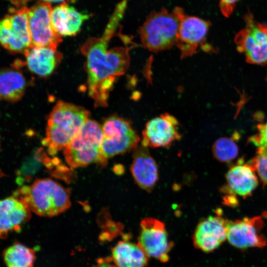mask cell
Masks as SVG:
<instances>
[{
	"label": "cell",
	"instance_id": "obj_13",
	"mask_svg": "<svg viewBox=\"0 0 267 267\" xmlns=\"http://www.w3.org/2000/svg\"><path fill=\"white\" fill-rule=\"evenodd\" d=\"M263 226V222L261 217L228 221L227 240L237 248L263 247L266 245L267 241L261 233Z\"/></svg>",
	"mask_w": 267,
	"mask_h": 267
},
{
	"label": "cell",
	"instance_id": "obj_3",
	"mask_svg": "<svg viewBox=\"0 0 267 267\" xmlns=\"http://www.w3.org/2000/svg\"><path fill=\"white\" fill-rule=\"evenodd\" d=\"M179 25L175 8L171 13L165 8L151 12L138 29L142 46L153 52L171 48L176 44Z\"/></svg>",
	"mask_w": 267,
	"mask_h": 267
},
{
	"label": "cell",
	"instance_id": "obj_28",
	"mask_svg": "<svg viewBox=\"0 0 267 267\" xmlns=\"http://www.w3.org/2000/svg\"><path fill=\"white\" fill-rule=\"evenodd\" d=\"M15 4L17 7L25 6L24 5L29 0H8Z\"/></svg>",
	"mask_w": 267,
	"mask_h": 267
},
{
	"label": "cell",
	"instance_id": "obj_4",
	"mask_svg": "<svg viewBox=\"0 0 267 267\" xmlns=\"http://www.w3.org/2000/svg\"><path fill=\"white\" fill-rule=\"evenodd\" d=\"M23 189L25 190L20 192L31 211L40 216H55L71 206L69 189L50 178L37 179L30 186Z\"/></svg>",
	"mask_w": 267,
	"mask_h": 267
},
{
	"label": "cell",
	"instance_id": "obj_8",
	"mask_svg": "<svg viewBox=\"0 0 267 267\" xmlns=\"http://www.w3.org/2000/svg\"><path fill=\"white\" fill-rule=\"evenodd\" d=\"M50 3L39 1L28 9V24L32 46L46 47L56 50L61 36L54 30L51 20Z\"/></svg>",
	"mask_w": 267,
	"mask_h": 267
},
{
	"label": "cell",
	"instance_id": "obj_18",
	"mask_svg": "<svg viewBox=\"0 0 267 267\" xmlns=\"http://www.w3.org/2000/svg\"><path fill=\"white\" fill-rule=\"evenodd\" d=\"M24 54L28 69L42 77L50 75L62 58L56 50L46 47L31 46Z\"/></svg>",
	"mask_w": 267,
	"mask_h": 267
},
{
	"label": "cell",
	"instance_id": "obj_29",
	"mask_svg": "<svg viewBox=\"0 0 267 267\" xmlns=\"http://www.w3.org/2000/svg\"><path fill=\"white\" fill-rule=\"evenodd\" d=\"M40 0V1H44V2H66V0Z\"/></svg>",
	"mask_w": 267,
	"mask_h": 267
},
{
	"label": "cell",
	"instance_id": "obj_24",
	"mask_svg": "<svg viewBox=\"0 0 267 267\" xmlns=\"http://www.w3.org/2000/svg\"><path fill=\"white\" fill-rule=\"evenodd\" d=\"M254 163L258 175L267 184V146L259 147Z\"/></svg>",
	"mask_w": 267,
	"mask_h": 267
},
{
	"label": "cell",
	"instance_id": "obj_25",
	"mask_svg": "<svg viewBox=\"0 0 267 267\" xmlns=\"http://www.w3.org/2000/svg\"><path fill=\"white\" fill-rule=\"evenodd\" d=\"M259 134L252 138V141L259 147L267 146V122L258 126Z\"/></svg>",
	"mask_w": 267,
	"mask_h": 267
},
{
	"label": "cell",
	"instance_id": "obj_1",
	"mask_svg": "<svg viewBox=\"0 0 267 267\" xmlns=\"http://www.w3.org/2000/svg\"><path fill=\"white\" fill-rule=\"evenodd\" d=\"M126 3L122 1L117 6L101 37L88 39L81 47L86 58L88 94L96 107L108 105L115 82L129 67L130 49L136 46L128 38L125 45L108 48L109 41L116 33Z\"/></svg>",
	"mask_w": 267,
	"mask_h": 267
},
{
	"label": "cell",
	"instance_id": "obj_16",
	"mask_svg": "<svg viewBox=\"0 0 267 267\" xmlns=\"http://www.w3.org/2000/svg\"><path fill=\"white\" fill-rule=\"evenodd\" d=\"M147 148L141 145L134 150L131 171L139 187L150 192L158 181V168Z\"/></svg>",
	"mask_w": 267,
	"mask_h": 267
},
{
	"label": "cell",
	"instance_id": "obj_27",
	"mask_svg": "<svg viewBox=\"0 0 267 267\" xmlns=\"http://www.w3.org/2000/svg\"><path fill=\"white\" fill-rule=\"evenodd\" d=\"M95 267H116L104 259L99 260Z\"/></svg>",
	"mask_w": 267,
	"mask_h": 267
},
{
	"label": "cell",
	"instance_id": "obj_22",
	"mask_svg": "<svg viewBox=\"0 0 267 267\" xmlns=\"http://www.w3.org/2000/svg\"><path fill=\"white\" fill-rule=\"evenodd\" d=\"M7 267H33L35 260V251L20 243H14L3 254Z\"/></svg>",
	"mask_w": 267,
	"mask_h": 267
},
{
	"label": "cell",
	"instance_id": "obj_20",
	"mask_svg": "<svg viewBox=\"0 0 267 267\" xmlns=\"http://www.w3.org/2000/svg\"><path fill=\"white\" fill-rule=\"evenodd\" d=\"M4 68L0 71V98L10 102H16L21 99L24 94L26 81L17 67Z\"/></svg>",
	"mask_w": 267,
	"mask_h": 267
},
{
	"label": "cell",
	"instance_id": "obj_15",
	"mask_svg": "<svg viewBox=\"0 0 267 267\" xmlns=\"http://www.w3.org/2000/svg\"><path fill=\"white\" fill-rule=\"evenodd\" d=\"M0 225L1 238L8 232L19 228L20 226L31 217V210L22 195L11 196L0 201Z\"/></svg>",
	"mask_w": 267,
	"mask_h": 267
},
{
	"label": "cell",
	"instance_id": "obj_17",
	"mask_svg": "<svg viewBox=\"0 0 267 267\" xmlns=\"http://www.w3.org/2000/svg\"><path fill=\"white\" fill-rule=\"evenodd\" d=\"M89 17L88 14L78 12L66 2L53 8L51 13L52 26L60 36H75L83 22Z\"/></svg>",
	"mask_w": 267,
	"mask_h": 267
},
{
	"label": "cell",
	"instance_id": "obj_23",
	"mask_svg": "<svg viewBox=\"0 0 267 267\" xmlns=\"http://www.w3.org/2000/svg\"><path fill=\"white\" fill-rule=\"evenodd\" d=\"M213 150L215 157L222 162L232 160L238 153L236 144L232 139L227 137L218 139L213 145Z\"/></svg>",
	"mask_w": 267,
	"mask_h": 267
},
{
	"label": "cell",
	"instance_id": "obj_11",
	"mask_svg": "<svg viewBox=\"0 0 267 267\" xmlns=\"http://www.w3.org/2000/svg\"><path fill=\"white\" fill-rule=\"evenodd\" d=\"M140 225L138 245L148 256L162 262H167L172 243L169 241L164 223L149 217L143 219Z\"/></svg>",
	"mask_w": 267,
	"mask_h": 267
},
{
	"label": "cell",
	"instance_id": "obj_9",
	"mask_svg": "<svg viewBox=\"0 0 267 267\" xmlns=\"http://www.w3.org/2000/svg\"><path fill=\"white\" fill-rule=\"evenodd\" d=\"M235 43L237 50L244 54L248 63H267V25L248 18L245 28L237 34Z\"/></svg>",
	"mask_w": 267,
	"mask_h": 267
},
{
	"label": "cell",
	"instance_id": "obj_14",
	"mask_svg": "<svg viewBox=\"0 0 267 267\" xmlns=\"http://www.w3.org/2000/svg\"><path fill=\"white\" fill-rule=\"evenodd\" d=\"M228 221L218 216H210L197 225L193 237L195 247L210 252L227 239Z\"/></svg>",
	"mask_w": 267,
	"mask_h": 267
},
{
	"label": "cell",
	"instance_id": "obj_5",
	"mask_svg": "<svg viewBox=\"0 0 267 267\" xmlns=\"http://www.w3.org/2000/svg\"><path fill=\"white\" fill-rule=\"evenodd\" d=\"M102 127L94 120L89 119L80 132L63 149L66 162L71 167H85L97 163L105 164L101 156Z\"/></svg>",
	"mask_w": 267,
	"mask_h": 267
},
{
	"label": "cell",
	"instance_id": "obj_2",
	"mask_svg": "<svg viewBox=\"0 0 267 267\" xmlns=\"http://www.w3.org/2000/svg\"><path fill=\"white\" fill-rule=\"evenodd\" d=\"M89 112L82 106L58 101L48 116L44 144L49 152L64 148L89 120Z\"/></svg>",
	"mask_w": 267,
	"mask_h": 267
},
{
	"label": "cell",
	"instance_id": "obj_7",
	"mask_svg": "<svg viewBox=\"0 0 267 267\" xmlns=\"http://www.w3.org/2000/svg\"><path fill=\"white\" fill-rule=\"evenodd\" d=\"M28 9L26 6L17 8L12 7L0 21L1 44L11 53L24 54L32 46Z\"/></svg>",
	"mask_w": 267,
	"mask_h": 267
},
{
	"label": "cell",
	"instance_id": "obj_10",
	"mask_svg": "<svg viewBox=\"0 0 267 267\" xmlns=\"http://www.w3.org/2000/svg\"><path fill=\"white\" fill-rule=\"evenodd\" d=\"M180 25L176 46L180 52L181 58L197 53L199 47L206 41L210 22L195 16H189L180 7H176Z\"/></svg>",
	"mask_w": 267,
	"mask_h": 267
},
{
	"label": "cell",
	"instance_id": "obj_19",
	"mask_svg": "<svg viewBox=\"0 0 267 267\" xmlns=\"http://www.w3.org/2000/svg\"><path fill=\"white\" fill-rule=\"evenodd\" d=\"M112 258L117 267H146L148 263V256L138 244L127 241L115 245Z\"/></svg>",
	"mask_w": 267,
	"mask_h": 267
},
{
	"label": "cell",
	"instance_id": "obj_6",
	"mask_svg": "<svg viewBox=\"0 0 267 267\" xmlns=\"http://www.w3.org/2000/svg\"><path fill=\"white\" fill-rule=\"evenodd\" d=\"M102 127L101 156L105 165L109 158L138 146L140 138L130 121L113 115L105 119Z\"/></svg>",
	"mask_w": 267,
	"mask_h": 267
},
{
	"label": "cell",
	"instance_id": "obj_26",
	"mask_svg": "<svg viewBox=\"0 0 267 267\" xmlns=\"http://www.w3.org/2000/svg\"><path fill=\"white\" fill-rule=\"evenodd\" d=\"M239 0H221V8L223 14L228 16L231 13L235 3Z\"/></svg>",
	"mask_w": 267,
	"mask_h": 267
},
{
	"label": "cell",
	"instance_id": "obj_21",
	"mask_svg": "<svg viewBox=\"0 0 267 267\" xmlns=\"http://www.w3.org/2000/svg\"><path fill=\"white\" fill-rule=\"evenodd\" d=\"M226 178L232 191L241 196L249 195L258 184L253 169L247 165L233 167L227 173Z\"/></svg>",
	"mask_w": 267,
	"mask_h": 267
},
{
	"label": "cell",
	"instance_id": "obj_12",
	"mask_svg": "<svg viewBox=\"0 0 267 267\" xmlns=\"http://www.w3.org/2000/svg\"><path fill=\"white\" fill-rule=\"evenodd\" d=\"M179 125L178 120L168 113L151 119L142 132V145L147 148L170 146L181 138Z\"/></svg>",
	"mask_w": 267,
	"mask_h": 267
}]
</instances>
